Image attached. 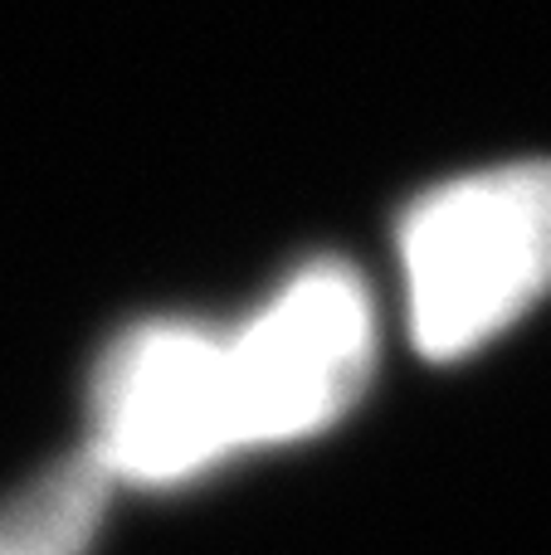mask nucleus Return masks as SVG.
<instances>
[{
	"label": "nucleus",
	"mask_w": 551,
	"mask_h": 555,
	"mask_svg": "<svg viewBox=\"0 0 551 555\" xmlns=\"http://www.w3.org/2000/svg\"><path fill=\"white\" fill-rule=\"evenodd\" d=\"M415 351L474 356L551 293V162H508L425 191L400 220Z\"/></svg>",
	"instance_id": "obj_1"
},
{
	"label": "nucleus",
	"mask_w": 551,
	"mask_h": 555,
	"mask_svg": "<svg viewBox=\"0 0 551 555\" xmlns=\"http://www.w3.org/2000/svg\"><path fill=\"white\" fill-rule=\"evenodd\" d=\"M225 361L244 449L293 443L337 424L361 400L376 361V317L361 273L332 259L298 269L225 336Z\"/></svg>",
	"instance_id": "obj_2"
},
{
	"label": "nucleus",
	"mask_w": 551,
	"mask_h": 555,
	"mask_svg": "<svg viewBox=\"0 0 551 555\" xmlns=\"http://www.w3.org/2000/svg\"><path fill=\"white\" fill-rule=\"evenodd\" d=\"M113 478L88 449L0 502V555H84L103 527Z\"/></svg>",
	"instance_id": "obj_4"
},
{
	"label": "nucleus",
	"mask_w": 551,
	"mask_h": 555,
	"mask_svg": "<svg viewBox=\"0 0 551 555\" xmlns=\"http://www.w3.org/2000/svg\"><path fill=\"white\" fill-rule=\"evenodd\" d=\"M88 453L113 482L171 488L240 443L225 336L195 322H142L117 336L93 375Z\"/></svg>",
	"instance_id": "obj_3"
}]
</instances>
